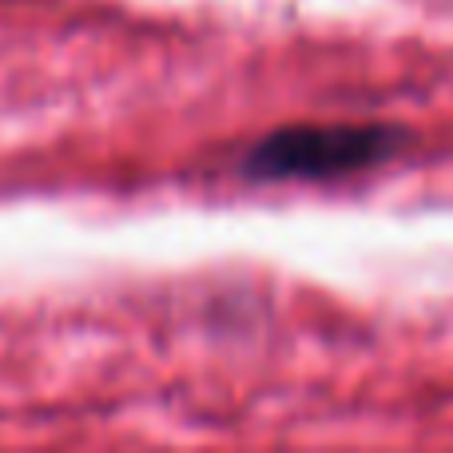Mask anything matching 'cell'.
Here are the masks:
<instances>
[{"label":"cell","mask_w":453,"mask_h":453,"mask_svg":"<svg viewBox=\"0 0 453 453\" xmlns=\"http://www.w3.org/2000/svg\"><path fill=\"white\" fill-rule=\"evenodd\" d=\"M402 143L390 127L362 124H303L282 127L247 151L242 172L255 180H330V175L362 172L378 159L394 156Z\"/></svg>","instance_id":"6da1fadb"}]
</instances>
